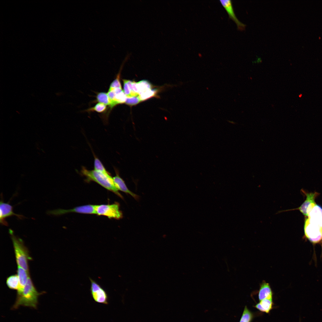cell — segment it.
I'll return each instance as SVG.
<instances>
[{"mask_svg":"<svg viewBox=\"0 0 322 322\" xmlns=\"http://www.w3.org/2000/svg\"><path fill=\"white\" fill-rule=\"evenodd\" d=\"M306 221L312 226L322 230V208L316 204L309 212Z\"/></svg>","mask_w":322,"mask_h":322,"instance_id":"9c48e42d","label":"cell"},{"mask_svg":"<svg viewBox=\"0 0 322 322\" xmlns=\"http://www.w3.org/2000/svg\"><path fill=\"white\" fill-rule=\"evenodd\" d=\"M94 170L105 174H109L106 170L103 164L94 155Z\"/></svg>","mask_w":322,"mask_h":322,"instance_id":"ffe728a7","label":"cell"},{"mask_svg":"<svg viewBox=\"0 0 322 322\" xmlns=\"http://www.w3.org/2000/svg\"><path fill=\"white\" fill-rule=\"evenodd\" d=\"M96 213L98 215L106 216L109 219H119L122 218L123 213L120 210L119 204L96 205Z\"/></svg>","mask_w":322,"mask_h":322,"instance_id":"277c9868","label":"cell"},{"mask_svg":"<svg viewBox=\"0 0 322 322\" xmlns=\"http://www.w3.org/2000/svg\"><path fill=\"white\" fill-rule=\"evenodd\" d=\"M113 178L115 185L118 190L129 194L137 200L139 199V196L128 189L124 181L120 177L117 172L116 175Z\"/></svg>","mask_w":322,"mask_h":322,"instance_id":"7c38bea8","label":"cell"},{"mask_svg":"<svg viewBox=\"0 0 322 322\" xmlns=\"http://www.w3.org/2000/svg\"><path fill=\"white\" fill-rule=\"evenodd\" d=\"M304 193L306 194V198L300 207L296 208L278 211L275 214L287 211L298 210L304 215L307 216L308 213L316 204L315 201V199L319 193L316 192L310 193L304 192Z\"/></svg>","mask_w":322,"mask_h":322,"instance_id":"8992f818","label":"cell"},{"mask_svg":"<svg viewBox=\"0 0 322 322\" xmlns=\"http://www.w3.org/2000/svg\"><path fill=\"white\" fill-rule=\"evenodd\" d=\"M120 73L118 74L116 78L110 85L109 89H113L117 88H122L120 81Z\"/></svg>","mask_w":322,"mask_h":322,"instance_id":"d4e9b609","label":"cell"},{"mask_svg":"<svg viewBox=\"0 0 322 322\" xmlns=\"http://www.w3.org/2000/svg\"><path fill=\"white\" fill-rule=\"evenodd\" d=\"M13 207L9 203H6L1 200L0 204V222L2 225H8L5 219L12 216H16L20 219H22L24 216L15 213L13 211Z\"/></svg>","mask_w":322,"mask_h":322,"instance_id":"30bf717a","label":"cell"},{"mask_svg":"<svg viewBox=\"0 0 322 322\" xmlns=\"http://www.w3.org/2000/svg\"><path fill=\"white\" fill-rule=\"evenodd\" d=\"M9 233L12 240L16 263L20 266L29 272L28 261L32 260L28 249L23 241L14 234L12 230L10 229Z\"/></svg>","mask_w":322,"mask_h":322,"instance_id":"3957f363","label":"cell"},{"mask_svg":"<svg viewBox=\"0 0 322 322\" xmlns=\"http://www.w3.org/2000/svg\"><path fill=\"white\" fill-rule=\"evenodd\" d=\"M6 283L9 288L17 290L19 286V280L17 274L12 275L8 277L6 279Z\"/></svg>","mask_w":322,"mask_h":322,"instance_id":"2e32d148","label":"cell"},{"mask_svg":"<svg viewBox=\"0 0 322 322\" xmlns=\"http://www.w3.org/2000/svg\"><path fill=\"white\" fill-rule=\"evenodd\" d=\"M91 282L90 291L92 296L96 302L107 304L108 297L105 290L96 281L89 278Z\"/></svg>","mask_w":322,"mask_h":322,"instance_id":"5b68a950","label":"cell"},{"mask_svg":"<svg viewBox=\"0 0 322 322\" xmlns=\"http://www.w3.org/2000/svg\"><path fill=\"white\" fill-rule=\"evenodd\" d=\"M123 92L127 97H132L139 96V94L132 92L127 83V80L123 79Z\"/></svg>","mask_w":322,"mask_h":322,"instance_id":"44dd1931","label":"cell"},{"mask_svg":"<svg viewBox=\"0 0 322 322\" xmlns=\"http://www.w3.org/2000/svg\"><path fill=\"white\" fill-rule=\"evenodd\" d=\"M304 231L306 237L313 243H318L322 241V230L312 226L306 221Z\"/></svg>","mask_w":322,"mask_h":322,"instance_id":"ba28073f","label":"cell"},{"mask_svg":"<svg viewBox=\"0 0 322 322\" xmlns=\"http://www.w3.org/2000/svg\"><path fill=\"white\" fill-rule=\"evenodd\" d=\"M220 3L227 13L230 18L236 24L238 29L240 30H244L246 25L240 22L237 18L233 9L232 1L230 0L219 1Z\"/></svg>","mask_w":322,"mask_h":322,"instance_id":"8fae6325","label":"cell"},{"mask_svg":"<svg viewBox=\"0 0 322 322\" xmlns=\"http://www.w3.org/2000/svg\"><path fill=\"white\" fill-rule=\"evenodd\" d=\"M106 109V105L101 103H98L94 107L87 110L88 112L95 111L99 113L104 112Z\"/></svg>","mask_w":322,"mask_h":322,"instance_id":"603a6c76","label":"cell"},{"mask_svg":"<svg viewBox=\"0 0 322 322\" xmlns=\"http://www.w3.org/2000/svg\"><path fill=\"white\" fill-rule=\"evenodd\" d=\"M81 173L82 175L86 177L88 181L95 182L107 190L114 193L121 198H123L115 186L113 178L109 174H105L95 170H88L84 167H82Z\"/></svg>","mask_w":322,"mask_h":322,"instance_id":"7a4b0ae2","label":"cell"},{"mask_svg":"<svg viewBox=\"0 0 322 322\" xmlns=\"http://www.w3.org/2000/svg\"><path fill=\"white\" fill-rule=\"evenodd\" d=\"M155 89H150L139 95V97L141 101L145 100L155 95L157 93Z\"/></svg>","mask_w":322,"mask_h":322,"instance_id":"7402d4cb","label":"cell"},{"mask_svg":"<svg viewBox=\"0 0 322 322\" xmlns=\"http://www.w3.org/2000/svg\"><path fill=\"white\" fill-rule=\"evenodd\" d=\"M137 86L139 95L151 89V84L147 81L143 80L137 83Z\"/></svg>","mask_w":322,"mask_h":322,"instance_id":"e0dca14e","label":"cell"},{"mask_svg":"<svg viewBox=\"0 0 322 322\" xmlns=\"http://www.w3.org/2000/svg\"><path fill=\"white\" fill-rule=\"evenodd\" d=\"M96 205H86L78 206L69 210L58 209L49 211L48 212V213L56 216L60 215L71 212L84 214H96Z\"/></svg>","mask_w":322,"mask_h":322,"instance_id":"52a82bcc","label":"cell"},{"mask_svg":"<svg viewBox=\"0 0 322 322\" xmlns=\"http://www.w3.org/2000/svg\"><path fill=\"white\" fill-rule=\"evenodd\" d=\"M253 317V313L245 306L239 322H251Z\"/></svg>","mask_w":322,"mask_h":322,"instance_id":"ac0fdd59","label":"cell"},{"mask_svg":"<svg viewBox=\"0 0 322 322\" xmlns=\"http://www.w3.org/2000/svg\"><path fill=\"white\" fill-rule=\"evenodd\" d=\"M44 292H38L35 287L30 275L22 290L17 292L16 300L12 309H17L20 306L36 309L38 303V298Z\"/></svg>","mask_w":322,"mask_h":322,"instance_id":"6da1fadb","label":"cell"},{"mask_svg":"<svg viewBox=\"0 0 322 322\" xmlns=\"http://www.w3.org/2000/svg\"><path fill=\"white\" fill-rule=\"evenodd\" d=\"M17 272L19 282V286L17 290V292H19L23 289L30 275L29 272L19 266H18Z\"/></svg>","mask_w":322,"mask_h":322,"instance_id":"4fadbf2b","label":"cell"},{"mask_svg":"<svg viewBox=\"0 0 322 322\" xmlns=\"http://www.w3.org/2000/svg\"><path fill=\"white\" fill-rule=\"evenodd\" d=\"M272 292L269 284L265 281L261 285L258 293L259 300L261 301L266 298H272Z\"/></svg>","mask_w":322,"mask_h":322,"instance_id":"5bb4252c","label":"cell"},{"mask_svg":"<svg viewBox=\"0 0 322 322\" xmlns=\"http://www.w3.org/2000/svg\"><path fill=\"white\" fill-rule=\"evenodd\" d=\"M273 305L272 298H266L260 301L255 307L260 311L268 313L272 309Z\"/></svg>","mask_w":322,"mask_h":322,"instance_id":"9a60e30c","label":"cell"},{"mask_svg":"<svg viewBox=\"0 0 322 322\" xmlns=\"http://www.w3.org/2000/svg\"><path fill=\"white\" fill-rule=\"evenodd\" d=\"M141 101L139 98V96L132 97H127L125 103L129 106L135 105L140 102Z\"/></svg>","mask_w":322,"mask_h":322,"instance_id":"cb8c5ba5","label":"cell"},{"mask_svg":"<svg viewBox=\"0 0 322 322\" xmlns=\"http://www.w3.org/2000/svg\"><path fill=\"white\" fill-rule=\"evenodd\" d=\"M96 100L99 103L110 106V101L107 93L104 92L98 93L96 96Z\"/></svg>","mask_w":322,"mask_h":322,"instance_id":"d6986e66","label":"cell"}]
</instances>
